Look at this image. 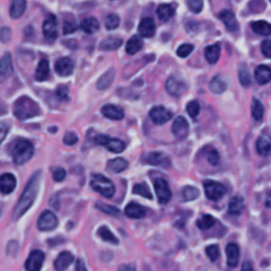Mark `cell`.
<instances>
[{"label": "cell", "instance_id": "1", "mask_svg": "<svg viewBox=\"0 0 271 271\" xmlns=\"http://www.w3.org/2000/svg\"><path fill=\"white\" fill-rule=\"evenodd\" d=\"M40 179H42V174H40L39 171L36 172V173L30 178L27 186L24 187L23 193L21 194L18 202L16 203V206L13 210L12 213L13 220L19 219L24 213L31 208L32 204L34 203L39 191Z\"/></svg>", "mask_w": 271, "mask_h": 271}, {"label": "cell", "instance_id": "2", "mask_svg": "<svg viewBox=\"0 0 271 271\" xmlns=\"http://www.w3.org/2000/svg\"><path fill=\"white\" fill-rule=\"evenodd\" d=\"M14 116L18 120H28L37 117L42 112L39 105L29 96H20L13 106Z\"/></svg>", "mask_w": 271, "mask_h": 271}, {"label": "cell", "instance_id": "3", "mask_svg": "<svg viewBox=\"0 0 271 271\" xmlns=\"http://www.w3.org/2000/svg\"><path fill=\"white\" fill-rule=\"evenodd\" d=\"M34 154V146L29 140H20L15 141L11 147V155L14 163L16 166H22L28 162Z\"/></svg>", "mask_w": 271, "mask_h": 271}, {"label": "cell", "instance_id": "4", "mask_svg": "<svg viewBox=\"0 0 271 271\" xmlns=\"http://www.w3.org/2000/svg\"><path fill=\"white\" fill-rule=\"evenodd\" d=\"M90 185L92 190L101 194L105 198H111L116 192V186L110 179L101 174H93L90 178Z\"/></svg>", "mask_w": 271, "mask_h": 271}, {"label": "cell", "instance_id": "5", "mask_svg": "<svg viewBox=\"0 0 271 271\" xmlns=\"http://www.w3.org/2000/svg\"><path fill=\"white\" fill-rule=\"evenodd\" d=\"M93 142L97 145L106 147L109 152L114 154H120L125 150V144L120 139L110 138L106 135H97L94 137Z\"/></svg>", "mask_w": 271, "mask_h": 271}, {"label": "cell", "instance_id": "6", "mask_svg": "<svg viewBox=\"0 0 271 271\" xmlns=\"http://www.w3.org/2000/svg\"><path fill=\"white\" fill-rule=\"evenodd\" d=\"M203 188L207 198L212 201H217L221 199L227 192L225 185L217 181H214V180H204Z\"/></svg>", "mask_w": 271, "mask_h": 271}, {"label": "cell", "instance_id": "7", "mask_svg": "<svg viewBox=\"0 0 271 271\" xmlns=\"http://www.w3.org/2000/svg\"><path fill=\"white\" fill-rule=\"evenodd\" d=\"M154 187H155L156 196H157L158 202L160 204H167L168 202H170L172 198V192L166 179L163 178L156 179L154 182Z\"/></svg>", "mask_w": 271, "mask_h": 271}, {"label": "cell", "instance_id": "8", "mask_svg": "<svg viewBox=\"0 0 271 271\" xmlns=\"http://www.w3.org/2000/svg\"><path fill=\"white\" fill-rule=\"evenodd\" d=\"M59 225V219L51 211H45L37 220V228L40 231H51Z\"/></svg>", "mask_w": 271, "mask_h": 271}, {"label": "cell", "instance_id": "9", "mask_svg": "<svg viewBox=\"0 0 271 271\" xmlns=\"http://www.w3.org/2000/svg\"><path fill=\"white\" fill-rule=\"evenodd\" d=\"M150 118L157 125H162L173 118V112L163 106H155L150 111Z\"/></svg>", "mask_w": 271, "mask_h": 271}, {"label": "cell", "instance_id": "10", "mask_svg": "<svg viewBox=\"0 0 271 271\" xmlns=\"http://www.w3.org/2000/svg\"><path fill=\"white\" fill-rule=\"evenodd\" d=\"M143 162L149 163L154 167H161V168H170L171 161L166 155H163L160 152H152L146 153L142 157Z\"/></svg>", "mask_w": 271, "mask_h": 271}, {"label": "cell", "instance_id": "11", "mask_svg": "<svg viewBox=\"0 0 271 271\" xmlns=\"http://www.w3.org/2000/svg\"><path fill=\"white\" fill-rule=\"evenodd\" d=\"M43 33L46 39L49 42H54L59 36V30H57V19L54 15H50L44 21L43 24Z\"/></svg>", "mask_w": 271, "mask_h": 271}, {"label": "cell", "instance_id": "12", "mask_svg": "<svg viewBox=\"0 0 271 271\" xmlns=\"http://www.w3.org/2000/svg\"><path fill=\"white\" fill-rule=\"evenodd\" d=\"M44 262H45L44 252L40 250H35L29 256L26 264H24V268H26L27 271H40Z\"/></svg>", "mask_w": 271, "mask_h": 271}, {"label": "cell", "instance_id": "13", "mask_svg": "<svg viewBox=\"0 0 271 271\" xmlns=\"http://www.w3.org/2000/svg\"><path fill=\"white\" fill-rule=\"evenodd\" d=\"M166 89L167 91L173 96H180L182 95L186 90H187V86L184 83V82L180 81L174 77H171L168 79L167 83H166Z\"/></svg>", "mask_w": 271, "mask_h": 271}, {"label": "cell", "instance_id": "14", "mask_svg": "<svg viewBox=\"0 0 271 271\" xmlns=\"http://www.w3.org/2000/svg\"><path fill=\"white\" fill-rule=\"evenodd\" d=\"M54 69L59 76L69 77L72 75L73 70H75V63H73L70 57H62V59L56 61Z\"/></svg>", "mask_w": 271, "mask_h": 271}, {"label": "cell", "instance_id": "15", "mask_svg": "<svg viewBox=\"0 0 271 271\" xmlns=\"http://www.w3.org/2000/svg\"><path fill=\"white\" fill-rule=\"evenodd\" d=\"M13 61L10 53H5L0 59V83H3L5 80L9 79L13 73Z\"/></svg>", "mask_w": 271, "mask_h": 271}, {"label": "cell", "instance_id": "16", "mask_svg": "<svg viewBox=\"0 0 271 271\" xmlns=\"http://www.w3.org/2000/svg\"><path fill=\"white\" fill-rule=\"evenodd\" d=\"M190 131V126H188V122L184 117H177L174 120L173 126H172V133L177 139H184Z\"/></svg>", "mask_w": 271, "mask_h": 271}, {"label": "cell", "instance_id": "17", "mask_svg": "<svg viewBox=\"0 0 271 271\" xmlns=\"http://www.w3.org/2000/svg\"><path fill=\"white\" fill-rule=\"evenodd\" d=\"M226 254H227V265L230 268H235L239 265L240 262V247L239 245L235 243H230L226 247Z\"/></svg>", "mask_w": 271, "mask_h": 271}, {"label": "cell", "instance_id": "18", "mask_svg": "<svg viewBox=\"0 0 271 271\" xmlns=\"http://www.w3.org/2000/svg\"><path fill=\"white\" fill-rule=\"evenodd\" d=\"M16 185H17V180L15 176L11 173H5L0 176V193L2 194H11Z\"/></svg>", "mask_w": 271, "mask_h": 271}, {"label": "cell", "instance_id": "19", "mask_svg": "<svg viewBox=\"0 0 271 271\" xmlns=\"http://www.w3.org/2000/svg\"><path fill=\"white\" fill-rule=\"evenodd\" d=\"M101 112L105 118L113 121H120L124 119V111L119 106L112 105V104H106L104 105Z\"/></svg>", "mask_w": 271, "mask_h": 271}, {"label": "cell", "instance_id": "20", "mask_svg": "<svg viewBox=\"0 0 271 271\" xmlns=\"http://www.w3.org/2000/svg\"><path fill=\"white\" fill-rule=\"evenodd\" d=\"M218 18L224 22L225 27L230 32H235L239 30V22L232 11L224 10L218 14Z\"/></svg>", "mask_w": 271, "mask_h": 271}, {"label": "cell", "instance_id": "21", "mask_svg": "<svg viewBox=\"0 0 271 271\" xmlns=\"http://www.w3.org/2000/svg\"><path fill=\"white\" fill-rule=\"evenodd\" d=\"M138 31L139 33H140V36L142 37H146V38L153 37L156 32V23L154 19L150 17L143 18L140 21V23H139Z\"/></svg>", "mask_w": 271, "mask_h": 271}, {"label": "cell", "instance_id": "22", "mask_svg": "<svg viewBox=\"0 0 271 271\" xmlns=\"http://www.w3.org/2000/svg\"><path fill=\"white\" fill-rule=\"evenodd\" d=\"M73 260H75V257L72 256V253L64 251L60 253V256L56 258L54 262V267L56 271H65L67 269L71 264Z\"/></svg>", "mask_w": 271, "mask_h": 271}, {"label": "cell", "instance_id": "23", "mask_svg": "<svg viewBox=\"0 0 271 271\" xmlns=\"http://www.w3.org/2000/svg\"><path fill=\"white\" fill-rule=\"evenodd\" d=\"M124 213H125V215L129 218L140 219L145 216L146 210L137 202H130L126 206Z\"/></svg>", "mask_w": 271, "mask_h": 271}, {"label": "cell", "instance_id": "24", "mask_svg": "<svg viewBox=\"0 0 271 271\" xmlns=\"http://www.w3.org/2000/svg\"><path fill=\"white\" fill-rule=\"evenodd\" d=\"M254 78L260 85L268 84L271 81V68L266 65H261L254 71Z\"/></svg>", "mask_w": 271, "mask_h": 271}, {"label": "cell", "instance_id": "25", "mask_svg": "<svg viewBox=\"0 0 271 271\" xmlns=\"http://www.w3.org/2000/svg\"><path fill=\"white\" fill-rule=\"evenodd\" d=\"M50 78V65L47 59H42L39 61L35 71V80L37 82H44Z\"/></svg>", "mask_w": 271, "mask_h": 271}, {"label": "cell", "instance_id": "26", "mask_svg": "<svg viewBox=\"0 0 271 271\" xmlns=\"http://www.w3.org/2000/svg\"><path fill=\"white\" fill-rule=\"evenodd\" d=\"M27 0H12L10 6V16L13 19H18L26 12Z\"/></svg>", "mask_w": 271, "mask_h": 271}, {"label": "cell", "instance_id": "27", "mask_svg": "<svg viewBox=\"0 0 271 271\" xmlns=\"http://www.w3.org/2000/svg\"><path fill=\"white\" fill-rule=\"evenodd\" d=\"M257 151L263 157H266L271 154V138L269 136L262 135L258 139Z\"/></svg>", "mask_w": 271, "mask_h": 271}, {"label": "cell", "instance_id": "28", "mask_svg": "<svg viewBox=\"0 0 271 271\" xmlns=\"http://www.w3.org/2000/svg\"><path fill=\"white\" fill-rule=\"evenodd\" d=\"M114 77H116V71H114V69L113 68L108 69L100 79H98L96 83V88L98 90H105L109 88L113 83Z\"/></svg>", "mask_w": 271, "mask_h": 271}, {"label": "cell", "instance_id": "29", "mask_svg": "<svg viewBox=\"0 0 271 271\" xmlns=\"http://www.w3.org/2000/svg\"><path fill=\"white\" fill-rule=\"evenodd\" d=\"M245 207V200L241 196H234L231 198L228 206V213L231 215H240Z\"/></svg>", "mask_w": 271, "mask_h": 271}, {"label": "cell", "instance_id": "30", "mask_svg": "<svg viewBox=\"0 0 271 271\" xmlns=\"http://www.w3.org/2000/svg\"><path fill=\"white\" fill-rule=\"evenodd\" d=\"M220 52H221V48L220 45L214 44V45H210L206 49H204V57L208 63L210 64H216L220 57Z\"/></svg>", "mask_w": 271, "mask_h": 271}, {"label": "cell", "instance_id": "31", "mask_svg": "<svg viewBox=\"0 0 271 271\" xmlns=\"http://www.w3.org/2000/svg\"><path fill=\"white\" fill-rule=\"evenodd\" d=\"M200 155H202L203 157H206L207 161L212 164V166H218V163L220 161V156L219 153L214 147L209 145V146H204L202 151L200 152Z\"/></svg>", "mask_w": 271, "mask_h": 271}, {"label": "cell", "instance_id": "32", "mask_svg": "<svg viewBox=\"0 0 271 271\" xmlns=\"http://www.w3.org/2000/svg\"><path fill=\"white\" fill-rule=\"evenodd\" d=\"M128 168V162L124 158H114L107 162V170L111 173H121Z\"/></svg>", "mask_w": 271, "mask_h": 271}, {"label": "cell", "instance_id": "33", "mask_svg": "<svg viewBox=\"0 0 271 271\" xmlns=\"http://www.w3.org/2000/svg\"><path fill=\"white\" fill-rule=\"evenodd\" d=\"M143 48V40L140 36L138 35H135L131 37L128 42L126 43V47H125V50H126V53L129 54V55H134L136 53H138L139 51L141 50V49Z\"/></svg>", "mask_w": 271, "mask_h": 271}, {"label": "cell", "instance_id": "34", "mask_svg": "<svg viewBox=\"0 0 271 271\" xmlns=\"http://www.w3.org/2000/svg\"><path fill=\"white\" fill-rule=\"evenodd\" d=\"M123 44V40L119 37L110 36L108 38L104 39L100 45V49L103 51H113L119 49Z\"/></svg>", "mask_w": 271, "mask_h": 271}, {"label": "cell", "instance_id": "35", "mask_svg": "<svg viewBox=\"0 0 271 271\" xmlns=\"http://www.w3.org/2000/svg\"><path fill=\"white\" fill-rule=\"evenodd\" d=\"M252 30L259 35L262 36H271V24L264 20L254 21L251 23Z\"/></svg>", "mask_w": 271, "mask_h": 271}, {"label": "cell", "instance_id": "36", "mask_svg": "<svg viewBox=\"0 0 271 271\" xmlns=\"http://www.w3.org/2000/svg\"><path fill=\"white\" fill-rule=\"evenodd\" d=\"M81 29L87 34H93V33L100 30V22L94 17L85 18L81 23Z\"/></svg>", "mask_w": 271, "mask_h": 271}, {"label": "cell", "instance_id": "37", "mask_svg": "<svg viewBox=\"0 0 271 271\" xmlns=\"http://www.w3.org/2000/svg\"><path fill=\"white\" fill-rule=\"evenodd\" d=\"M174 14H175V9L171 4L163 3L157 7V15L159 19L162 21L170 20L172 17H173Z\"/></svg>", "mask_w": 271, "mask_h": 271}, {"label": "cell", "instance_id": "38", "mask_svg": "<svg viewBox=\"0 0 271 271\" xmlns=\"http://www.w3.org/2000/svg\"><path fill=\"white\" fill-rule=\"evenodd\" d=\"M226 89H227V83L219 77L213 78L212 81L210 82V90L213 93L221 94L226 91Z\"/></svg>", "mask_w": 271, "mask_h": 271}, {"label": "cell", "instance_id": "39", "mask_svg": "<svg viewBox=\"0 0 271 271\" xmlns=\"http://www.w3.org/2000/svg\"><path fill=\"white\" fill-rule=\"evenodd\" d=\"M97 234L105 242L113 244V245H118L119 244V240L117 239L116 236L113 235V233L106 226H102V227L98 228Z\"/></svg>", "mask_w": 271, "mask_h": 271}, {"label": "cell", "instance_id": "40", "mask_svg": "<svg viewBox=\"0 0 271 271\" xmlns=\"http://www.w3.org/2000/svg\"><path fill=\"white\" fill-rule=\"evenodd\" d=\"M264 112H265L264 105L262 104L261 101L257 100V98H253L251 104V113L253 119L257 121H261L263 117H264Z\"/></svg>", "mask_w": 271, "mask_h": 271}, {"label": "cell", "instance_id": "41", "mask_svg": "<svg viewBox=\"0 0 271 271\" xmlns=\"http://www.w3.org/2000/svg\"><path fill=\"white\" fill-rule=\"evenodd\" d=\"M199 190L195 186H184L181 191V196L184 201H193L199 197Z\"/></svg>", "mask_w": 271, "mask_h": 271}, {"label": "cell", "instance_id": "42", "mask_svg": "<svg viewBox=\"0 0 271 271\" xmlns=\"http://www.w3.org/2000/svg\"><path fill=\"white\" fill-rule=\"evenodd\" d=\"M216 219L210 214L202 215L198 220H197V227L200 230H208L215 225Z\"/></svg>", "mask_w": 271, "mask_h": 271}, {"label": "cell", "instance_id": "43", "mask_svg": "<svg viewBox=\"0 0 271 271\" xmlns=\"http://www.w3.org/2000/svg\"><path fill=\"white\" fill-rule=\"evenodd\" d=\"M133 193L136 195L141 196V197H144V198H146V199H150V200L153 199V195H152L150 188H149V186H147L146 183L135 184L134 188H133Z\"/></svg>", "mask_w": 271, "mask_h": 271}, {"label": "cell", "instance_id": "44", "mask_svg": "<svg viewBox=\"0 0 271 271\" xmlns=\"http://www.w3.org/2000/svg\"><path fill=\"white\" fill-rule=\"evenodd\" d=\"M120 26V17L117 14H109L105 19V28L112 31L118 29Z\"/></svg>", "mask_w": 271, "mask_h": 271}, {"label": "cell", "instance_id": "45", "mask_svg": "<svg viewBox=\"0 0 271 271\" xmlns=\"http://www.w3.org/2000/svg\"><path fill=\"white\" fill-rule=\"evenodd\" d=\"M96 208L100 211H102L103 213H105V214H108L111 216H119L121 214L120 210L117 209L116 207H112V206H109V204H105L102 202H97Z\"/></svg>", "mask_w": 271, "mask_h": 271}, {"label": "cell", "instance_id": "46", "mask_svg": "<svg viewBox=\"0 0 271 271\" xmlns=\"http://www.w3.org/2000/svg\"><path fill=\"white\" fill-rule=\"evenodd\" d=\"M239 79H240V83L244 87H249L251 85V77L248 69L246 67H241L239 71Z\"/></svg>", "mask_w": 271, "mask_h": 271}, {"label": "cell", "instance_id": "47", "mask_svg": "<svg viewBox=\"0 0 271 271\" xmlns=\"http://www.w3.org/2000/svg\"><path fill=\"white\" fill-rule=\"evenodd\" d=\"M186 112L191 118L195 119L200 112V105L197 101H191L186 105Z\"/></svg>", "mask_w": 271, "mask_h": 271}, {"label": "cell", "instance_id": "48", "mask_svg": "<svg viewBox=\"0 0 271 271\" xmlns=\"http://www.w3.org/2000/svg\"><path fill=\"white\" fill-rule=\"evenodd\" d=\"M188 10L194 14H198L202 11L203 1L202 0H187L186 1Z\"/></svg>", "mask_w": 271, "mask_h": 271}, {"label": "cell", "instance_id": "49", "mask_svg": "<svg viewBox=\"0 0 271 271\" xmlns=\"http://www.w3.org/2000/svg\"><path fill=\"white\" fill-rule=\"evenodd\" d=\"M78 29V26H77V21L73 19V18H67L65 19L64 21V26H63V31H64V34H71V33L76 32V30Z\"/></svg>", "mask_w": 271, "mask_h": 271}, {"label": "cell", "instance_id": "50", "mask_svg": "<svg viewBox=\"0 0 271 271\" xmlns=\"http://www.w3.org/2000/svg\"><path fill=\"white\" fill-rule=\"evenodd\" d=\"M206 253L208 258L212 261V262H215L219 259L220 257V250H219V247L217 245H211L209 246V247L206 248Z\"/></svg>", "mask_w": 271, "mask_h": 271}, {"label": "cell", "instance_id": "51", "mask_svg": "<svg viewBox=\"0 0 271 271\" xmlns=\"http://www.w3.org/2000/svg\"><path fill=\"white\" fill-rule=\"evenodd\" d=\"M55 95L56 97L59 98V100L61 101H64V102H68L69 101V89L67 86H59L56 89L55 91Z\"/></svg>", "mask_w": 271, "mask_h": 271}, {"label": "cell", "instance_id": "52", "mask_svg": "<svg viewBox=\"0 0 271 271\" xmlns=\"http://www.w3.org/2000/svg\"><path fill=\"white\" fill-rule=\"evenodd\" d=\"M194 50V46L191 45V44H184V45H181L177 50V55L179 57H187L188 55H190Z\"/></svg>", "mask_w": 271, "mask_h": 271}, {"label": "cell", "instance_id": "53", "mask_svg": "<svg viewBox=\"0 0 271 271\" xmlns=\"http://www.w3.org/2000/svg\"><path fill=\"white\" fill-rule=\"evenodd\" d=\"M78 141H79V137L75 133V131H68V133H66V135L64 137V143L66 145L72 146V145L77 144Z\"/></svg>", "mask_w": 271, "mask_h": 271}, {"label": "cell", "instance_id": "54", "mask_svg": "<svg viewBox=\"0 0 271 271\" xmlns=\"http://www.w3.org/2000/svg\"><path fill=\"white\" fill-rule=\"evenodd\" d=\"M11 38H12V31L10 28L2 27L1 29H0V40H1L3 44L9 43Z\"/></svg>", "mask_w": 271, "mask_h": 271}, {"label": "cell", "instance_id": "55", "mask_svg": "<svg viewBox=\"0 0 271 271\" xmlns=\"http://www.w3.org/2000/svg\"><path fill=\"white\" fill-rule=\"evenodd\" d=\"M262 49V53L264 54L268 59H271V40L270 39H266L264 42L262 43L261 46Z\"/></svg>", "mask_w": 271, "mask_h": 271}, {"label": "cell", "instance_id": "56", "mask_svg": "<svg viewBox=\"0 0 271 271\" xmlns=\"http://www.w3.org/2000/svg\"><path fill=\"white\" fill-rule=\"evenodd\" d=\"M66 175H67L66 174V171L62 168H59L53 172V179L57 182H61L66 178Z\"/></svg>", "mask_w": 271, "mask_h": 271}, {"label": "cell", "instance_id": "57", "mask_svg": "<svg viewBox=\"0 0 271 271\" xmlns=\"http://www.w3.org/2000/svg\"><path fill=\"white\" fill-rule=\"evenodd\" d=\"M7 130H9V127L3 122H0V144L3 142L7 135Z\"/></svg>", "mask_w": 271, "mask_h": 271}, {"label": "cell", "instance_id": "58", "mask_svg": "<svg viewBox=\"0 0 271 271\" xmlns=\"http://www.w3.org/2000/svg\"><path fill=\"white\" fill-rule=\"evenodd\" d=\"M76 271H87V268H86V265L83 260L79 259L77 261V264H76Z\"/></svg>", "mask_w": 271, "mask_h": 271}, {"label": "cell", "instance_id": "59", "mask_svg": "<svg viewBox=\"0 0 271 271\" xmlns=\"http://www.w3.org/2000/svg\"><path fill=\"white\" fill-rule=\"evenodd\" d=\"M118 271H136V268L134 265H130V264H124V265H121L118 269Z\"/></svg>", "mask_w": 271, "mask_h": 271}, {"label": "cell", "instance_id": "60", "mask_svg": "<svg viewBox=\"0 0 271 271\" xmlns=\"http://www.w3.org/2000/svg\"><path fill=\"white\" fill-rule=\"evenodd\" d=\"M242 271H254L253 266L250 262H245L242 267Z\"/></svg>", "mask_w": 271, "mask_h": 271}, {"label": "cell", "instance_id": "61", "mask_svg": "<svg viewBox=\"0 0 271 271\" xmlns=\"http://www.w3.org/2000/svg\"><path fill=\"white\" fill-rule=\"evenodd\" d=\"M265 204H266V207H267V208L271 209V195L267 197V199H266V202H265Z\"/></svg>", "mask_w": 271, "mask_h": 271}, {"label": "cell", "instance_id": "62", "mask_svg": "<svg viewBox=\"0 0 271 271\" xmlns=\"http://www.w3.org/2000/svg\"><path fill=\"white\" fill-rule=\"evenodd\" d=\"M0 214H1V211H0Z\"/></svg>", "mask_w": 271, "mask_h": 271}, {"label": "cell", "instance_id": "63", "mask_svg": "<svg viewBox=\"0 0 271 271\" xmlns=\"http://www.w3.org/2000/svg\"><path fill=\"white\" fill-rule=\"evenodd\" d=\"M270 1H271V0H270Z\"/></svg>", "mask_w": 271, "mask_h": 271}]
</instances>
